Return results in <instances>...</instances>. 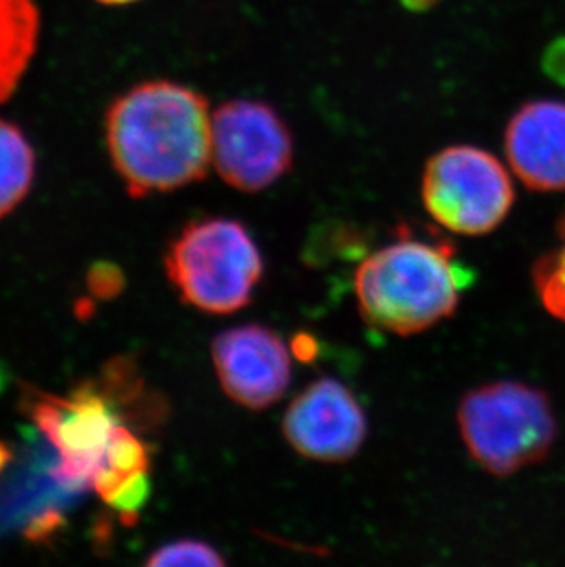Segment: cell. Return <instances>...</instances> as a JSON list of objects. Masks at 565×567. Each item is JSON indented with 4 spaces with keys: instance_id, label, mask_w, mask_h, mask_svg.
Instances as JSON below:
<instances>
[{
    "instance_id": "cell-3",
    "label": "cell",
    "mask_w": 565,
    "mask_h": 567,
    "mask_svg": "<svg viewBox=\"0 0 565 567\" xmlns=\"http://www.w3.org/2000/svg\"><path fill=\"white\" fill-rule=\"evenodd\" d=\"M458 423L470 457L497 477L544 461L558 435L549 395L516 380H496L466 393Z\"/></svg>"
},
{
    "instance_id": "cell-13",
    "label": "cell",
    "mask_w": 565,
    "mask_h": 567,
    "mask_svg": "<svg viewBox=\"0 0 565 567\" xmlns=\"http://www.w3.org/2000/svg\"><path fill=\"white\" fill-rule=\"evenodd\" d=\"M35 177V153L16 124L0 118V219L24 200Z\"/></svg>"
},
{
    "instance_id": "cell-7",
    "label": "cell",
    "mask_w": 565,
    "mask_h": 567,
    "mask_svg": "<svg viewBox=\"0 0 565 567\" xmlns=\"http://www.w3.org/2000/svg\"><path fill=\"white\" fill-rule=\"evenodd\" d=\"M27 412L59 454L55 482L66 488L91 487L102 466L113 430L120 424L116 404L96 382H85L70 396L32 390Z\"/></svg>"
},
{
    "instance_id": "cell-21",
    "label": "cell",
    "mask_w": 565,
    "mask_h": 567,
    "mask_svg": "<svg viewBox=\"0 0 565 567\" xmlns=\"http://www.w3.org/2000/svg\"><path fill=\"white\" fill-rule=\"evenodd\" d=\"M11 460V452L8 446H6V443H2L0 441V472L4 471L6 465L10 463Z\"/></svg>"
},
{
    "instance_id": "cell-14",
    "label": "cell",
    "mask_w": 565,
    "mask_h": 567,
    "mask_svg": "<svg viewBox=\"0 0 565 567\" xmlns=\"http://www.w3.org/2000/svg\"><path fill=\"white\" fill-rule=\"evenodd\" d=\"M558 245L534 262L533 281L545 311L565 323V212L556 226Z\"/></svg>"
},
{
    "instance_id": "cell-12",
    "label": "cell",
    "mask_w": 565,
    "mask_h": 567,
    "mask_svg": "<svg viewBox=\"0 0 565 567\" xmlns=\"http://www.w3.org/2000/svg\"><path fill=\"white\" fill-rule=\"evenodd\" d=\"M150 449L127 426L117 424L109 440L103 463L91 487L107 502L123 485L140 476H150Z\"/></svg>"
},
{
    "instance_id": "cell-16",
    "label": "cell",
    "mask_w": 565,
    "mask_h": 567,
    "mask_svg": "<svg viewBox=\"0 0 565 567\" xmlns=\"http://www.w3.org/2000/svg\"><path fill=\"white\" fill-rule=\"evenodd\" d=\"M89 289L102 300L120 295L123 289V274L111 262H97L89 274Z\"/></svg>"
},
{
    "instance_id": "cell-1",
    "label": "cell",
    "mask_w": 565,
    "mask_h": 567,
    "mask_svg": "<svg viewBox=\"0 0 565 567\" xmlns=\"http://www.w3.org/2000/svg\"><path fill=\"white\" fill-rule=\"evenodd\" d=\"M212 118L206 96L175 81H145L117 96L105 116V136L129 195L203 181L212 164Z\"/></svg>"
},
{
    "instance_id": "cell-15",
    "label": "cell",
    "mask_w": 565,
    "mask_h": 567,
    "mask_svg": "<svg viewBox=\"0 0 565 567\" xmlns=\"http://www.w3.org/2000/svg\"><path fill=\"white\" fill-rule=\"evenodd\" d=\"M226 560L215 547L201 540H178L156 549L147 566H225Z\"/></svg>"
},
{
    "instance_id": "cell-10",
    "label": "cell",
    "mask_w": 565,
    "mask_h": 567,
    "mask_svg": "<svg viewBox=\"0 0 565 567\" xmlns=\"http://www.w3.org/2000/svg\"><path fill=\"white\" fill-rule=\"evenodd\" d=\"M505 155L525 188L565 192V102L523 103L505 127Z\"/></svg>"
},
{
    "instance_id": "cell-5",
    "label": "cell",
    "mask_w": 565,
    "mask_h": 567,
    "mask_svg": "<svg viewBox=\"0 0 565 567\" xmlns=\"http://www.w3.org/2000/svg\"><path fill=\"white\" fill-rule=\"evenodd\" d=\"M421 197L428 215L459 236H486L511 214L516 192L503 162L475 145H449L427 162Z\"/></svg>"
},
{
    "instance_id": "cell-6",
    "label": "cell",
    "mask_w": 565,
    "mask_h": 567,
    "mask_svg": "<svg viewBox=\"0 0 565 567\" xmlns=\"http://www.w3.org/2000/svg\"><path fill=\"white\" fill-rule=\"evenodd\" d=\"M294 138L278 109L259 100H229L212 118V164L232 188L257 193L285 177Z\"/></svg>"
},
{
    "instance_id": "cell-17",
    "label": "cell",
    "mask_w": 565,
    "mask_h": 567,
    "mask_svg": "<svg viewBox=\"0 0 565 567\" xmlns=\"http://www.w3.org/2000/svg\"><path fill=\"white\" fill-rule=\"evenodd\" d=\"M542 66L549 80L565 86V38H558L545 49Z\"/></svg>"
},
{
    "instance_id": "cell-4",
    "label": "cell",
    "mask_w": 565,
    "mask_h": 567,
    "mask_svg": "<svg viewBox=\"0 0 565 567\" xmlns=\"http://www.w3.org/2000/svg\"><path fill=\"white\" fill-rule=\"evenodd\" d=\"M166 270L186 303L209 315H232L250 303L265 261L243 223L208 217L184 226L171 243Z\"/></svg>"
},
{
    "instance_id": "cell-9",
    "label": "cell",
    "mask_w": 565,
    "mask_h": 567,
    "mask_svg": "<svg viewBox=\"0 0 565 567\" xmlns=\"http://www.w3.org/2000/svg\"><path fill=\"white\" fill-rule=\"evenodd\" d=\"M212 359L226 395L248 410L274 406L292 382V351L278 332L259 323L220 332Z\"/></svg>"
},
{
    "instance_id": "cell-8",
    "label": "cell",
    "mask_w": 565,
    "mask_h": 567,
    "mask_svg": "<svg viewBox=\"0 0 565 567\" xmlns=\"http://www.w3.org/2000/svg\"><path fill=\"white\" fill-rule=\"evenodd\" d=\"M282 435L307 460L343 463L362 449L368 417L346 384L323 377L310 382L288 404Z\"/></svg>"
},
{
    "instance_id": "cell-2",
    "label": "cell",
    "mask_w": 565,
    "mask_h": 567,
    "mask_svg": "<svg viewBox=\"0 0 565 567\" xmlns=\"http://www.w3.org/2000/svg\"><path fill=\"white\" fill-rule=\"evenodd\" d=\"M474 272L459 261L446 241L411 237L366 257L355 274L358 311L369 326L397 337H411L438 326L458 311Z\"/></svg>"
},
{
    "instance_id": "cell-11",
    "label": "cell",
    "mask_w": 565,
    "mask_h": 567,
    "mask_svg": "<svg viewBox=\"0 0 565 567\" xmlns=\"http://www.w3.org/2000/svg\"><path fill=\"white\" fill-rule=\"evenodd\" d=\"M41 13L35 0H0V103L16 94L38 52Z\"/></svg>"
},
{
    "instance_id": "cell-22",
    "label": "cell",
    "mask_w": 565,
    "mask_h": 567,
    "mask_svg": "<svg viewBox=\"0 0 565 567\" xmlns=\"http://www.w3.org/2000/svg\"><path fill=\"white\" fill-rule=\"evenodd\" d=\"M96 2L105 6H127L133 4V2H138V0H96Z\"/></svg>"
},
{
    "instance_id": "cell-19",
    "label": "cell",
    "mask_w": 565,
    "mask_h": 567,
    "mask_svg": "<svg viewBox=\"0 0 565 567\" xmlns=\"http://www.w3.org/2000/svg\"><path fill=\"white\" fill-rule=\"evenodd\" d=\"M290 351L301 362H310L315 359L318 348H316L315 338L309 337V334H298V337H294L292 343H290Z\"/></svg>"
},
{
    "instance_id": "cell-20",
    "label": "cell",
    "mask_w": 565,
    "mask_h": 567,
    "mask_svg": "<svg viewBox=\"0 0 565 567\" xmlns=\"http://www.w3.org/2000/svg\"><path fill=\"white\" fill-rule=\"evenodd\" d=\"M439 0H400V4L410 11H428L438 4Z\"/></svg>"
},
{
    "instance_id": "cell-18",
    "label": "cell",
    "mask_w": 565,
    "mask_h": 567,
    "mask_svg": "<svg viewBox=\"0 0 565 567\" xmlns=\"http://www.w3.org/2000/svg\"><path fill=\"white\" fill-rule=\"evenodd\" d=\"M61 524H63L61 514L52 513V511L41 514V516L28 527V538L33 542L44 540V538L52 536V533H54Z\"/></svg>"
}]
</instances>
